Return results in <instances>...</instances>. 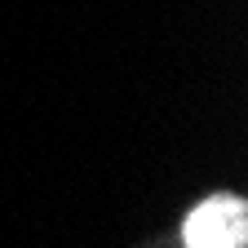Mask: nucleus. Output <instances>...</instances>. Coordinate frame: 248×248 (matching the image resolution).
<instances>
[{"instance_id":"1","label":"nucleus","mask_w":248,"mask_h":248,"mask_svg":"<svg viewBox=\"0 0 248 248\" xmlns=\"http://www.w3.org/2000/svg\"><path fill=\"white\" fill-rule=\"evenodd\" d=\"M186 248H244L248 244V213L239 195H208L182 222Z\"/></svg>"}]
</instances>
